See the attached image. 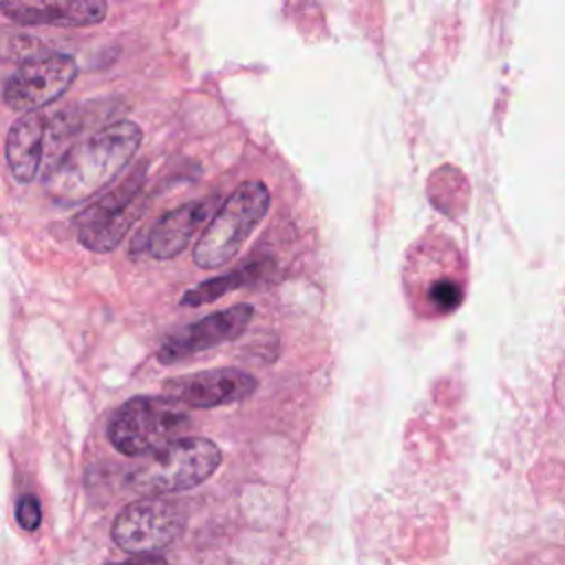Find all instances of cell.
<instances>
[{"mask_svg": "<svg viewBox=\"0 0 565 565\" xmlns=\"http://www.w3.org/2000/svg\"><path fill=\"white\" fill-rule=\"evenodd\" d=\"M141 128L119 119L71 146L46 172L44 190L60 205L82 203L104 190L135 157Z\"/></svg>", "mask_w": 565, "mask_h": 565, "instance_id": "1", "label": "cell"}, {"mask_svg": "<svg viewBox=\"0 0 565 565\" xmlns=\"http://www.w3.org/2000/svg\"><path fill=\"white\" fill-rule=\"evenodd\" d=\"M221 466V450L205 437H179L150 452L128 475V486L148 497L190 490Z\"/></svg>", "mask_w": 565, "mask_h": 565, "instance_id": "2", "label": "cell"}, {"mask_svg": "<svg viewBox=\"0 0 565 565\" xmlns=\"http://www.w3.org/2000/svg\"><path fill=\"white\" fill-rule=\"evenodd\" d=\"M271 194L263 181L241 183L212 214L194 245V263L216 269L230 263L256 225L265 218Z\"/></svg>", "mask_w": 565, "mask_h": 565, "instance_id": "3", "label": "cell"}, {"mask_svg": "<svg viewBox=\"0 0 565 565\" xmlns=\"http://www.w3.org/2000/svg\"><path fill=\"white\" fill-rule=\"evenodd\" d=\"M188 424L183 404L172 397H132L115 413L108 437L119 452L137 457L170 444Z\"/></svg>", "mask_w": 565, "mask_h": 565, "instance_id": "4", "label": "cell"}, {"mask_svg": "<svg viewBox=\"0 0 565 565\" xmlns=\"http://www.w3.org/2000/svg\"><path fill=\"white\" fill-rule=\"evenodd\" d=\"M146 163L75 216L79 243L97 254L113 252L146 207Z\"/></svg>", "mask_w": 565, "mask_h": 565, "instance_id": "5", "label": "cell"}, {"mask_svg": "<svg viewBox=\"0 0 565 565\" xmlns=\"http://www.w3.org/2000/svg\"><path fill=\"white\" fill-rule=\"evenodd\" d=\"M185 516L172 501L146 497L128 503L113 523L115 543L137 556L154 554L168 547L183 530Z\"/></svg>", "mask_w": 565, "mask_h": 565, "instance_id": "6", "label": "cell"}, {"mask_svg": "<svg viewBox=\"0 0 565 565\" xmlns=\"http://www.w3.org/2000/svg\"><path fill=\"white\" fill-rule=\"evenodd\" d=\"M75 75L77 62L66 53L29 57L4 82L2 102L15 113H33L66 93Z\"/></svg>", "mask_w": 565, "mask_h": 565, "instance_id": "7", "label": "cell"}, {"mask_svg": "<svg viewBox=\"0 0 565 565\" xmlns=\"http://www.w3.org/2000/svg\"><path fill=\"white\" fill-rule=\"evenodd\" d=\"M252 318H254V307L249 302H241V305H232L227 309L214 311L170 333L161 342L157 351V360L161 364H174L201 351L214 349L223 342L236 340L249 327Z\"/></svg>", "mask_w": 565, "mask_h": 565, "instance_id": "8", "label": "cell"}, {"mask_svg": "<svg viewBox=\"0 0 565 565\" xmlns=\"http://www.w3.org/2000/svg\"><path fill=\"white\" fill-rule=\"evenodd\" d=\"M216 205H218V196L210 194L161 214L152 223V227H148V232L137 236L130 252L137 254L141 247V252H146L150 258H157V260H168L179 256L190 245L192 236L212 218V214L216 212Z\"/></svg>", "mask_w": 565, "mask_h": 565, "instance_id": "9", "label": "cell"}, {"mask_svg": "<svg viewBox=\"0 0 565 565\" xmlns=\"http://www.w3.org/2000/svg\"><path fill=\"white\" fill-rule=\"evenodd\" d=\"M258 382L241 369H212L170 380V397L192 408H214L249 397Z\"/></svg>", "mask_w": 565, "mask_h": 565, "instance_id": "10", "label": "cell"}, {"mask_svg": "<svg viewBox=\"0 0 565 565\" xmlns=\"http://www.w3.org/2000/svg\"><path fill=\"white\" fill-rule=\"evenodd\" d=\"M0 13L22 26H93L106 13V0H0Z\"/></svg>", "mask_w": 565, "mask_h": 565, "instance_id": "11", "label": "cell"}, {"mask_svg": "<svg viewBox=\"0 0 565 565\" xmlns=\"http://www.w3.org/2000/svg\"><path fill=\"white\" fill-rule=\"evenodd\" d=\"M46 128L49 119L46 115L33 110L18 117L4 141V154L11 174L20 183H29L35 179L42 157H44V141H46Z\"/></svg>", "mask_w": 565, "mask_h": 565, "instance_id": "12", "label": "cell"}, {"mask_svg": "<svg viewBox=\"0 0 565 565\" xmlns=\"http://www.w3.org/2000/svg\"><path fill=\"white\" fill-rule=\"evenodd\" d=\"M274 271V260L271 258H258V260H249L236 269H232L230 274L216 276V278H207L199 285H194L192 289H188L181 298L183 307H201L207 302H214L223 296H227L230 291L238 289V287H247L254 285L263 278H267Z\"/></svg>", "mask_w": 565, "mask_h": 565, "instance_id": "13", "label": "cell"}, {"mask_svg": "<svg viewBox=\"0 0 565 565\" xmlns=\"http://www.w3.org/2000/svg\"><path fill=\"white\" fill-rule=\"evenodd\" d=\"M428 300L433 302L435 309L439 311H452L461 305L463 300V291L461 287L455 282V280H448V278H441V280H435L428 289Z\"/></svg>", "mask_w": 565, "mask_h": 565, "instance_id": "14", "label": "cell"}, {"mask_svg": "<svg viewBox=\"0 0 565 565\" xmlns=\"http://www.w3.org/2000/svg\"><path fill=\"white\" fill-rule=\"evenodd\" d=\"M18 523L24 527V530H38L40 521H42V512H40V501L31 494H24L20 501H18Z\"/></svg>", "mask_w": 565, "mask_h": 565, "instance_id": "15", "label": "cell"}, {"mask_svg": "<svg viewBox=\"0 0 565 565\" xmlns=\"http://www.w3.org/2000/svg\"><path fill=\"white\" fill-rule=\"evenodd\" d=\"M128 565H168L163 558H157V556H146V558H139V561H132Z\"/></svg>", "mask_w": 565, "mask_h": 565, "instance_id": "16", "label": "cell"}]
</instances>
